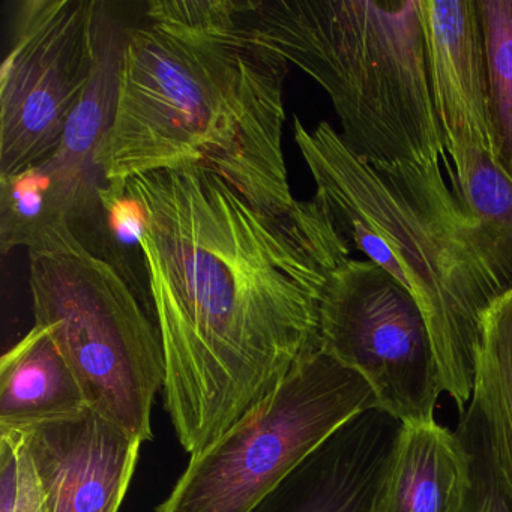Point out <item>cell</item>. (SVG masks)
<instances>
[{
    "label": "cell",
    "instance_id": "6da1fadb",
    "mask_svg": "<svg viewBox=\"0 0 512 512\" xmlns=\"http://www.w3.org/2000/svg\"><path fill=\"white\" fill-rule=\"evenodd\" d=\"M124 188L148 217L164 410L194 455L322 349L323 292L352 248L316 197L268 214L205 167L136 176Z\"/></svg>",
    "mask_w": 512,
    "mask_h": 512
},
{
    "label": "cell",
    "instance_id": "5b68a950",
    "mask_svg": "<svg viewBox=\"0 0 512 512\" xmlns=\"http://www.w3.org/2000/svg\"><path fill=\"white\" fill-rule=\"evenodd\" d=\"M29 287L35 325L67 359L89 409L134 439H154L152 409L166 382V359L139 293L79 238L29 251Z\"/></svg>",
    "mask_w": 512,
    "mask_h": 512
},
{
    "label": "cell",
    "instance_id": "e0dca14e",
    "mask_svg": "<svg viewBox=\"0 0 512 512\" xmlns=\"http://www.w3.org/2000/svg\"><path fill=\"white\" fill-rule=\"evenodd\" d=\"M449 155L452 191L467 214L512 236V179L488 152L458 149Z\"/></svg>",
    "mask_w": 512,
    "mask_h": 512
},
{
    "label": "cell",
    "instance_id": "7c38bea8",
    "mask_svg": "<svg viewBox=\"0 0 512 512\" xmlns=\"http://www.w3.org/2000/svg\"><path fill=\"white\" fill-rule=\"evenodd\" d=\"M428 76L448 154L493 155L484 29L476 0H421Z\"/></svg>",
    "mask_w": 512,
    "mask_h": 512
},
{
    "label": "cell",
    "instance_id": "5bb4252c",
    "mask_svg": "<svg viewBox=\"0 0 512 512\" xmlns=\"http://www.w3.org/2000/svg\"><path fill=\"white\" fill-rule=\"evenodd\" d=\"M86 409L85 392L67 359L49 332L34 323L0 361V430H25Z\"/></svg>",
    "mask_w": 512,
    "mask_h": 512
},
{
    "label": "cell",
    "instance_id": "9c48e42d",
    "mask_svg": "<svg viewBox=\"0 0 512 512\" xmlns=\"http://www.w3.org/2000/svg\"><path fill=\"white\" fill-rule=\"evenodd\" d=\"M17 431L34 461L46 512H119L142 440L91 409Z\"/></svg>",
    "mask_w": 512,
    "mask_h": 512
},
{
    "label": "cell",
    "instance_id": "2e32d148",
    "mask_svg": "<svg viewBox=\"0 0 512 512\" xmlns=\"http://www.w3.org/2000/svg\"><path fill=\"white\" fill-rule=\"evenodd\" d=\"M487 53L493 157L512 179V0H476Z\"/></svg>",
    "mask_w": 512,
    "mask_h": 512
},
{
    "label": "cell",
    "instance_id": "30bf717a",
    "mask_svg": "<svg viewBox=\"0 0 512 512\" xmlns=\"http://www.w3.org/2000/svg\"><path fill=\"white\" fill-rule=\"evenodd\" d=\"M124 35V26L104 2L91 83L71 115L58 148L43 163L32 166L43 185L55 233L73 229L74 221L100 211V190L107 185L100 157L115 119Z\"/></svg>",
    "mask_w": 512,
    "mask_h": 512
},
{
    "label": "cell",
    "instance_id": "ffe728a7",
    "mask_svg": "<svg viewBox=\"0 0 512 512\" xmlns=\"http://www.w3.org/2000/svg\"><path fill=\"white\" fill-rule=\"evenodd\" d=\"M457 431L472 455V488L463 512H512L511 505L494 479L478 428L467 413L460 415Z\"/></svg>",
    "mask_w": 512,
    "mask_h": 512
},
{
    "label": "cell",
    "instance_id": "7a4b0ae2",
    "mask_svg": "<svg viewBox=\"0 0 512 512\" xmlns=\"http://www.w3.org/2000/svg\"><path fill=\"white\" fill-rule=\"evenodd\" d=\"M236 0H152L125 28L107 185L200 166L272 215L296 200L283 152L289 64L248 37Z\"/></svg>",
    "mask_w": 512,
    "mask_h": 512
},
{
    "label": "cell",
    "instance_id": "ba28073f",
    "mask_svg": "<svg viewBox=\"0 0 512 512\" xmlns=\"http://www.w3.org/2000/svg\"><path fill=\"white\" fill-rule=\"evenodd\" d=\"M320 347L361 374L376 406L401 424L436 421L443 386L424 314L376 263L349 259L329 277Z\"/></svg>",
    "mask_w": 512,
    "mask_h": 512
},
{
    "label": "cell",
    "instance_id": "3957f363",
    "mask_svg": "<svg viewBox=\"0 0 512 512\" xmlns=\"http://www.w3.org/2000/svg\"><path fill=\"white\" fill-rule=\"evenodd\" d=\"M293 136L344 241L421 308L443 391L463 415L485 317L512 290V236L470 217L439 163L373 167L331 124L298 116Z\"/></svg>",
    "mask_w": 512,
    "mask_h": 512
},
{
    "label": "cell",
    "instance_id": "d6986e66",
    "mask_svg": "<svg viewBox=\"0 0 512 512\" xmlns=\"http://www.w3.org/2000/svg\"><path fill=\"white\" fill-rule=\"evenodd\" d=\"M0 512H46L34 461L17 430H0Z\"/></svg>",
    "mask_w": 512,
    "mask_h": 512
},
{
    "label": "cell",
    "instance_id": "ac0fdd59",
    "mask_svg": "<svg viewBox=\"0 0 512 512\" xmlns=\"http://www.w3.org/2000/svg\"><path fill=\"white\" fill-rule=\"evenodd\" d=\"M100 211L106 220L110 245L115 253L107 262L112 263L130 283L127 260L131 256L143 262L146 260L142 247L149 227L145 209L127 188L115 190L106 185L100 190Z\"/></svg>",
    "mask_w": 512,
    "mask_h": 512
},
{
    "label": "cell",
    "instance_id": "277c9868",
    "mask_svg": "<svg viewBox=\"0 0 512 512\" xmlns=\"http://www.w3.org/2000/svg\"><path fill=\"white\" fill-rule=\"evenodd\" d=\"M248 37L314 80L373 167L451 173L428 76L421 0H244Z\"/></svg>",
    "mask_w": 512,
    "mask_h": 512
},
{
    "label": "cell",
    "instance_id": "4fadbf2b",
    "mask_svg": "<svg viewBox=\"0 0 512 512\" xmlns=\"http://www.w3.org/2000/svg\"><path fill=\"white\" fill-rule=\"evenodd\" d=\"M472 455L437 421L403 424L371 512H463Z\"/></svg>",
    "mask_w": 512,
    "mask_h": 512
},
{
    "label": "cell",
    "instance_id": "8fae6325",
    "mask_svg": "<svg viewBox=\"0 0 512 512\" xmlns=\"http://www.w3.org/2000/svg\"><path fill=\"white\" fill-rule=\"evenodd\" d=\"M401 425L379 407L358 413L251 512H371Z\"/></svg>",
    "mask_w": 512,
    "mask_h": 512
},
{
    "label": "cell",
    "instance_id": "9a60e30c",
    "mask_svg": "<svg viewBox=\"0 0 512 512\" xmlns=\"http://www.w3.org/2000/svg\"><path fill=\"white\" fill-rule=\"evenodd\" d=\"M464 413L478 428L494 479L512 508V290L485 317Z\"/></svg>",
    "mask_w": 512,
    "mask_h": 512
},
{
    "label": "cell",
    "instance_id": "8992f818",
    "mask_svg": "<svg viewBox=\"0 0 512 512\" xmlns=\"http://www.w3.org/2000/svg\"><path fill=\"white\" fill-rule=\"evenodd\" d=\"M376 406L364 377L328 353L307 356L197 454L157 512H251L347 421Z\"/></svg>",
    "mask_w": 512,
    "mask_h": 512
},
{
    "label": "cell",
    "instance_id": "52a82bcc",
    "mask_svg": "<svg viewBox=\"0 0 512 512\" xmlns=\"http://www.w3.org/2000/svg\"><path fill=\"white\" fill-rule=\"evenodd\" d=\"M104 0H22L0 71V176L61 143L97 64Z\"/></svg>",
    "mask_w": 512,
    "mask_h": 512
}]
</instances>
